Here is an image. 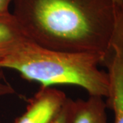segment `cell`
I'll return each instance as SVG.
<instances>
[{
	"mask_svg": "<svg viewBox=\"0 0 123 123\" xmlns=\"http://www.w3.org/2000/svg\"><path fill=\"white\" fill-rule=\"evenodd\" d=\"M68 97L52 87L41 86L28 101L26 110L14 123H52Z\"/></svg>",
	"mask_w": 123,
	"mask_h": 123,
	"instance_id": "3",
	"label": "cell"
},
{
	"mask_svg": "<svg viewBox=\"0 0 123 123\" xmlns=\"http://www.w3.org/2000/svg\"><path fill=\"white\" fill-rule=\"evenodd\" d=\"M13 15L31 41L44 48L89 53L104 64L116 30L112 0H13Z\"/></svg>",
	"mask_w": 123,
	"mask_h": 123,
	"instance_id": "1",
	"label": "cell"
},
{
	"mask_svg": "<svg viewBox=\"0 0 123 123\" xmlns=\"http://www.w3.org/2000/svg\"><path fill=\"white\" fill-rule=\"evenodd\" d=\"M13 87L9 84L6 79L3 69L0 68V97L14 94Z\"/></svg>",
	"mask_w": 123,
	"mask_h": 123,
	"instance_id": "8",
	"label": "cell"
},
{
	"mask_svg": "<svg viewBox=\"0 0 123 123\" xmlns=\"http://www.w3.org/2000/svg\"><path fill=\"white\" fill-rule=\"evenodd\" d=\"M101 64L95 55L49 49L27 39L0 60V68L15 70L23 79L41 86L73 85L85 89L90 96L107 98L110 78L107 72L98 68Z\"/></svg>",
	"mask_w": 123,
	"mask_h": 123,
	"instance_id": "2",
	"label": "cell"
},
{
	"mask_svg": "<svg viewBox=\"0 0 123 123\" xmlns=\"http://www.w3.org/2000/svg\"><path fill=\"white\" fill-rule=\"evenodd\" d=\"M27 39L13 14H0V60Z\"/></svg>",
	"mask_w": 123,
	"mask_h": 123,
	"instance_id": "5",
	"label": "cell"
},
{
	"mask_svg": "<svg viewBox=\"0 0 123 123\" xmlns=\"http://www.w3.org/2000/svg\"><path fill=\"white\" fill-rule=\"evenodd\" d=\"M75 110V101L68 98L66 103L62 107L52 123H71Z\"/></svg>",
	"mask_w": 123,
	"mask_h": 123,
	"instance_id": "7",
	"label": "cell"
},
{
	"mask_svg": "<svg viewBox=\"0 0 123 123\" xmlns=\"http://www.w3.org/2000/svg\"><path fill=\"white\" fill-rule=\"evenodd\" d=\"M103 98L90 96L87 100L75 101V110L71 123H108Z\"/></svg>",
	"mask_w": 123,
	"mask_h": 123,
	"instance_id": "6",
	"label": "cell"
},
{
	"mask_svg": "<svg viewBox=\"0 0 123 123\" xmlns=\"http://www.w3.org/2000/svg\"><path fill=\"white\" fill-rule=\"evenodd\" d=\"M13 0H0V14L10 12L9 6Z\"/></svg>",
	"mask_w": 123,
	"mask_h": 123,
	"instance_id": "9",
	"label": "cell"
},
{
	"mask_svg": "<svg viewBox=\"0 0 123 123\" xmlns=\"http://www.w3.org/2000/svg\"><path fill=\"white\" fill-rule=\"evenodd\" d=\"M111 49V54L105 63L110 84L105 103L107 107L114 111V123H123V29L115 31Z\"/></svg>",
	"mask_w": 123,
	"mask_h": 123,
	"instance_id": "4",
	"label": "cell"
},
{
	"mask_svg": "<svg viewBox=\"0 0 123 123\" xmlns=\"http://www.w3.org/2000/svg\"><path fill=\"white\" fill-rule=\"evenodd\" d=\"M116 10H123V0H112Z\"/></svg>",
	"mask_w": 123,
	"mask_h": 123,
	"instance_id": "10",
	"label": "cell"
}]
</instances>
